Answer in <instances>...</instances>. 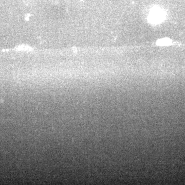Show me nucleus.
<instances>
[{"mask_svg":"<svg viewBox=\"0 0 185 185\" xmlns=\"http://www.w3.org/2000/svg\"><path fill=\"white\" fill-rule=\"evenodd\" d=\"M163 16L159 12H153L151 16L150 17V20L154 23H157L158 22H159L161 20V19L163 18Z\"/></svg>","mask_w":185,"mask_h":185,"instance_id":"f257e3e1","label":"nucleus"},{"mask_svg":"<svg viewBox=\"0 0 185 185\" xmlns=\"http://www.w3.org/2000/svg\"><path fill=\"white\" fill-rule=\"evenodd\" d=\"M169 42V40L168 39H163L159 41V42H158V43H159L160 45L163 44H166V43H168Z\"/></svg>","mask_w":185,"mask_h":185,"instance_id":"f03ea898","label":"nucleus"}]
</instances>
